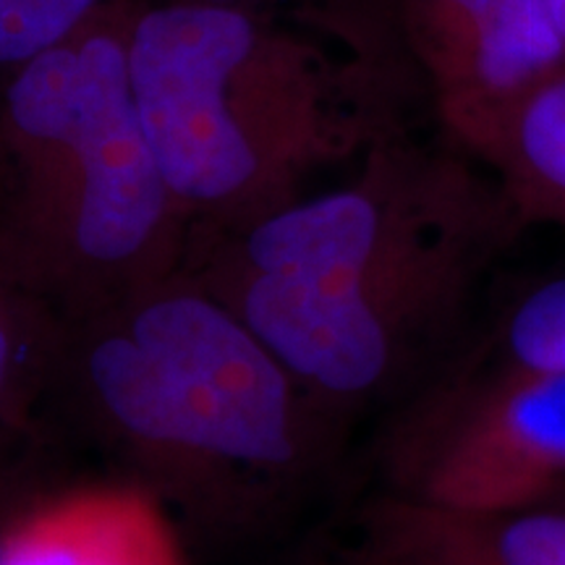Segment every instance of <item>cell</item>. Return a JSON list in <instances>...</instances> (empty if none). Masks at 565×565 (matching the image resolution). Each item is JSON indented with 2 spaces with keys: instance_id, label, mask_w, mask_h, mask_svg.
<instances>
[{
  "instance_id": "cell-6",
  "label": "cell",
  "mask_w": 565,
  "mask_h": 565,
  "mask_svg": "<svg viewBox=\"0 0 565 565\" xmlns=\"http://www.w3.org/2000/svg\"><path fill=\"white\" fill-rule=\"evenodd\" d=\"M395 34L414 95L458 150L565 68L553 0H398Z\"/></svg>"
},
{
  "instance_id": "cell-4",
  "label": "cell",
  "mask_w": 565,
  "mask_h": 565,
  "mask_svg": "<svg viewBox=\"0 0 565 565\" xmlns=\"http://www.w3.org/2000/svg\"><path fill=\"white\" fill-rule=\"evenodd\" d=\"M66 380L152 492L200 505H246L307 482L333 419L183 270L68 324Z\"/></svg>"
},
{
  "instance_id": "cell-9",
  "label": "cell",
  "mask_w": 565,
  "mask_h": 565,
  "mask_svg": "<svg viewBox=\"0 0 565 565\" xmlns=\"http://www.w3.org/2000/svg\"><path fill=\"white\" fill-rule=\"evenodd\" d=\"M498 179L521 223L565 228V68L463 147Z\"/></svg>"
},
{
  "instance_id": "cell-13",
  "label": "cell",
  "mask_w": 565,
  "mask_h": 565,
  "mask_svg": "<svg viewBox=\"0 0 565 565\" xmlns=\"http://www.w3.org/2000/svg\"><path fill=\"white\" fill-rule=\"evenodd\" d=\"M108 0H0V74L66 40Z\"/></svg>"
},
{
  "instance_id": "cell-10",
  "label": "cell",
  "mask_w": 565,
  "mask_h": 565,
  "mask_svg": "<svg viewBox=\"0 0 565 565\" xmlns=\"http://www.w3.org/2000/svg\"><path fill=\"white\" fill-rule=\"evenodd\" d=\"M68 322L0 265V424L32 435L40 406L63 383Z\"/></svg>"
},
{
  "instance_id": "cell-11",
  "label": "cell",
  "mask_w": 565,
  "mask_h": 565,
  "mask_svg": "<svg viewBox=\"0 0 565 565\" xmlns=\"http://www.w3.org/2000/svg\"><path fill=\"white\" fill-rule=\"evenodd\" d=\"M183 3L236 6L273 17L296 19L322 40H330L353 61L412 95L395 34L398 0H183Z\"/></svg>"
},
{
  "instance_id": "cell-8",
  "label": "cell",
  "mask_w": 565,
  "mask_h": 565,
  "mask_svg": "<svg viewBox=\"0 0 565 565\" xmlns=\"http://www.w3.org/2000/svg\"><path fill=\"white\" fill-rule=\"evenodd\" d=\"M0 565H173V553L139 490H84L24 515L0 542Z\"/></svg>"
},
{
  "instance_id": "cell-3",
  "label": "cell",
  "mask_w": 565,
  "mask_h": 565,
  "mask_svg": "<svg viewBox=\"0 0 565 565\" xmlns=\"http://www.w3.org/2000/svg\"><path fill=\"white\" fill-rule=\"evenodd\" d=\"M108 0L0 74V265L68 324L181 270L189 223L141 131L129 38Z\"/></svg>"
},
{
  "instance_id": "cell-14",
  "label": "cell",
  "mask_w": 565,
  "mask_h": 565,
  "mask_svg": "<svg viewBox=\"0 0 565 565\" xmlns=\"http://www.w3.org/2000/svg\"><path fill=\"white\" fill-rule=\"evenodd\" d=\"M6 435H17V433H11L9 427H3V424H0V494L3 492H9V463H6V448H3V437Z\"/></svg>"
},
{
  "instance_id": "cell-2",
  "label": "cell",
  "mask_w": 565,
  "mask_h": 565,
  "mask_svg": "<svg viewBox=\"0 0 565 565\" xmlns=\"http://www.w3.org/2000/svg\"><path fill=\"white\" fill-rule=\"evenodd\" d=\"M129 87L189 238L299 200L317 171L404 126L408 97L296 21L183 0L139 3Z\"/></svg>"
},
{
  "instance_id": "cell-15",
  "label": "cell",
  "mask_w": 565,
  "mask_h": 565,
  "mask_svg": "<svg viewBox=\"0 0 565 565\" xmlns=\"http://www.w3.org/2000/svg\"><path fill=\"white\" fill-rule=\"evenodd\" d=\"M553 11H555L557 26H561L563 40H565V0H553Z\"/></svg>"
},
{
  "instance_id": "cell-7",
  "label": "cell",
  "mask_w": 565,
  "mask_h": 565,
  "mask_svg": "<svg viewBox=\"0 0 565 565\" xmlns=\"http://www.w3.org/2000/svg\"><path fill=\"white\" fill-rule=\"evenodd\" d=\"M374 565H565V508L463 511L393 492L370 513Z\"/></svg>"
},
{
  "instance_id": "cell-1",
  "label": "cell",
  "mask_w": 565,
  "mask_h": 565,
  "mask_svg": "<svg viewBox=\"0 0 565 565\" xmlns=\"http://www.w3.org/2000/svg\"><path fill=\"white\" fill-rule=\"evenodd\" d=\"M524 228L471 154L398 126L341 186L192 236L181 270L335 414L401 383Z\"/></svg>"
},
{
  "instance_id": "cell-5",
  "label": "cell",
  "mask_w": 565,
  "mask_h": 565,
  "mask_svg": "<svg viewBox=\"0 0 565 565\" xmlns=\"http://www.w3.org/2000/svg\"><path fill=\"white\" fill-rule=\"evenodd\" d=\"M393 492L463 511L565 492V372L487 356L429 393L391 443Z\"/></svg>"
},
{
  "instance_id": "cell-12",
  "label": "cell",
  "mask_w": 565,
  "mask_h": 565,
  "mask_svg": "<svg viewBox=\"0 0 565 565\" xmlns=\"http://www.w3.org/2000/svg\"><path fill=\"white\" fill-rule=\"evenodd\" d=\"M487 353L532 370L565 372V275L515 301Z\"/></svg>"
}]
</instances>
